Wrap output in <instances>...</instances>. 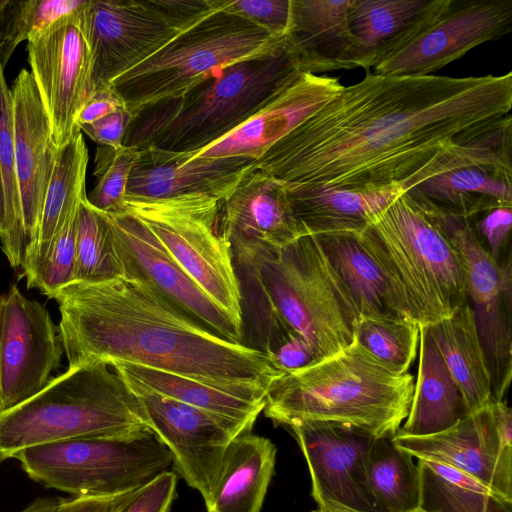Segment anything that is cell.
<instances>
[{
  "label": "cell",
  "mask_w": 512,
  "mask_h": 512,
  "mask_svg": "<svg viewBox=\"0 0 512 512\" xmlns=\"http://www.w3.org/2000/svg\"><path fill=\"white\" fill-rule=\"evenodd\" d=\"M352 0H290L285 43L297 68L319 73L356 68L348 10Z\"/></svg>",
  "instance_id": "obj_25"
},
{
  "label": "cell",
  "mask_w": 512,
  "mask_h": 512,
  "mask_svg": "<svg viewBox=\"0 0 512 512\" xmlns=\"http://www.w3.org/2000/svg\"><path fill=\"white\" fill-rule=\"evenodd\" d=\"M220 9L273 34L285 35L289 22L290 0H220Z\"/></svg>",
  "instance_id": "obj_42"
},
{
  "label": "cell",
  "mask_w": 512,
  "mask_h": 512,
  "mask_svg": "<svg viewBox=\"0 0 512 512\" xmlns=\"http://www.w3.org/2000/svg\"><path fill=\"white\" fill-rule=\"evenodd\" d=\"M155 7L179 31L220 8V0H152Z\"/></svg>",
  "instance_id": "obj_45"
},
{
  "label": "cell",
  "mask_w": 512,
  "mask_h": 512,
  "mask_svg": "<svg viewBox=\"0 0 512 512\" xmlns=\"http://www.w3.org/2000/svg\"><path fill=\"white\" fill-rule=\"evenodd\" d=\"M270 359L283 373L300 369L315 361L309 344L297 334H291Z\"/></svg>",
  "instance_id": "obj_48"
},
{
  "label": "cell",
  "mask_w": 512,
  "mask_h": 512,
  "mask_svg": "<svg viewBox=\"0 0 512 512\" xmlns=\"http://www.w3.org/2000/svg\"><path fill=\"white\" fill-rule=\"evenodd\" d=\"M133 115L127 108L109 114L95 122L80 126L85 133L98 146L120 147L123 145L128 126Z\"/></svg>",
  "instance_id": "obj_46"
},
{
  "label": "cell",
  "mask_w": 512,
  "mask_h": 512,
  "mask_svg": "<svg viewBox=\"0 0 512 512\" xmlns=\"http://www.w3.org/2000/svg\"><path fill=\"white\" fill-rule=\"evenodd\" d=\"M312 236L349 290L360 317L415 321L384 268L367 250L360 233L333 232Z\"/></svg>",
  "instance_id": "obj_28"
},
{
  "label": "cell",
  "mask_w": 512,
  "mask_h": 512,
  "mask_svg": "<svg viewBox=\"0 0 512 512\" xmlns=\"http://www.w3.org/2000/svg\"><path fill=\"white\" fill-rule=\"evenodd\" d=\"M486 512H512V501L495 495L491 498Z\"/></svg>",
  "instance_id": "obj_52"
},
{
  "label": "cell",
  "mask_w": 512,
  "mask_h": 512,
  "mask_svg": "<svg viewBox=\"0 0 512 512\" xmlns=\"http://www.w3.org/2000/svg\"><path fill=\"white\" fill-rule=\"evenodd\" d=\"M128 386L138 400L146 425L169 450L174 468L208 502L227 447L237 436L251 432L252 427L141 387Z\"/></svg>",
  "instance_id": "obj_14"
},
{
  "label": "cell",
  "mask_w": 512,
  "mask_h": 512,
  "mask_svg": "<svg viewBox=\"0 0 512 512\" xmlns=\"http://www.w3.org/2000/svg\"><path fill=\"white\" fill-rule=\"evenodd\" d=\"M233 259L252 348L270 358L291 334H297L317 361L353 341L358 309L314 236Z\"/></svg>",
  "instance_id": "obj_3"
},
{
  "label": "cell",
  "mask_w": 512,
  "mask_h": 512,
  "mask_svg": "<svg viewBox=\"0 0 512 512\" xmlns=\"http://www.w3.org/2000/svg\"><path fill=\"white\" fill-rule=\"evenodd\" d=\"M511 30L512 0H451L443 12L372 69L381 75H431Z\"/></svg>",
  "instance_id": "obj_16"
},
{
  "label": "cell",
  "mask_w": 512,
  "mask_h": 512,
  "mask_svg": "<svg viewBox=\"0 0 512 512\" xmlns=\"http://www.w3.org/2000/svg\"><path fill=\"white\" fill-rule=\"evenodd\" d=\"M371 493L381 512H411L420 504V474L414 457L393 437L375 438L365 457Z\"/></svg>",
  "instance_id": "obj_34"
},
{
  "label": "cell",
  "mask_w": 512,
  "mask_h": 512,
  "mask_svg": "<svg viewBox=\"0 0 512 512\" xmlns=\"http://www.w3.org/2000/svg\"><path fill=\"white\" fill-rule=\"evenodd\" d=\"M512 226V206L497 207L486 213L473 227L479 241L491 257L501 262V257Z\"/></svg>",
  "instance_id": "obj_43"
},
{
  "label": "cell",
  "mask_w": 512,
  "mask_h": 512,
  "mask_svg": "<svg viewBox=\"0 0 512 512\" xmlns=\"http://www.w3.org/2000/svg\"><path fill=\"white\" fill-rule=\"evenodd\" d=\"M418 203L437 222L460 258L467 301L491 376L492 402L503 401L512 376L511 256L495 261L479 241L470 219Z\"/></svg>",
  "instance_id": "obj_12"
},
{
  "label": "cell",
  "mask_w": 512,
  "mask_h": 512,
  "mask_svg": "<svg viewBox=\"0 0 512 512\" xmlns=\"http://www.w3.org/2000/svg\"><path fill=\"white\" fill-rule=\"evenodd\" d=\"M414 383L413 375L390 370L354 336L336 353L272 381L263 411L275 425L333 422L394 437L408 416Z\"/></svg>",
  "instance_id": "obj_4"
},
{
  "label": "cell",
  "mask_w": 512,
  "mask_h": 512,
  "mask_svg": "<svg viewBox=\"0 0 512 512\" xmlns=\"http://www.w3.org/2000/svg\"><path fill=\"white\" fill-rule=\"evenodd\" d=\"M122 275L105 213L94 208L85 194L78 213L74 282H100Z\"/></svg>",
  "instance_id": "obj_36"
},
{
  "label": "cell",
  "mask_w": 512,
  "mask_h": 512,
  "mask_svg": "<svg viewBox=\"0 0 512 512\" xmlns=\"http://www.w3.org/2000/svg\"><path fill=\"white\" fill-rule=\"evenodd\" d=\"M451 0H352L348 10L356 68L369 72L443 12Z\"/></svg>",
  "instance_id": "obj_26"
},
{
  "label": "cell",
  "mask_w": 512,
  "mask_h": 512,
  "mask_svg": "<svg viewBox=\"0 0 512 512\" xmlns=\"http://www.w3.org/2000/svg\"><path fill=\"white\" fill-rule=\"evenodd\" d=\"M494 420L501 445L512 450V411L503 401L492 402Z\"/></svg>",
  "instance_id": "obj_50"
},
{
  "label": "cell",
  "mask_w": 512,
  "mask_h": 512,
  "mask_svg": "<svg viewBox=\"0 0 512 512\" xmlns=\"http://www.w3.org/2000/svg\"><path fill=\"white\" fill-rule=\"evenodd\" d=\"M109 367L128 385L147 389L249 427H253L265 406V387L215 385L129 363L115 362Z\"/></svg>",
  "instance_id": "obj_29"
},
{
  "label": "cell",
  "mask_w": 512,
  "mask_h": 512,
  "mask_svg": "<svg viewBox=\"0 0 512 512\" xmlns=\"http://www.w3.org/2000/svg\"><path fill=\"white\" fill-rule=\"evenodd\" d=\"M124 108L125 103L112 86L96 89L81 108L77 126L90 124Z\"/></svg>",
  "instance_id": "obj_47"
},
{
  "label": "cell",
  "mask_w": 512,
  "mask_h": 512,
  "mask_svg": "<svg viewBox=\"0 0 512 512\" xmlns=\"http://www.w3.org/2000/svg\"><path fill=\"white\" fill-rule=\"evenodd\" d=\"M54 299L69 366L121 362L215 385L265 388L284 374L265 353L217 335L133 276L74 282Z\"/></svg>",
  "instance_id": "obj_2"
},
{
  "label": "cell",
  "mask_w": 512,
  "mask_h": 512,
  "mask_svg": "<svg viewBox=\"0 0 512 512\" xmlns=\"http://www.w3.org/2000/svg\"><path fill=\"white\" fill-rule=\"evenodd\" d=\"M277 448L249 433L227 447L207 512H260L274 473Z\"/></svg>",
  "instance_id": "obj_31"
},
{
  "label": "cell",
  "mask_w": 512,
  "mask_h": 512,
  "mask_svg": "<svg viewBox=\"0 0 512 512\" xmlns=\"http://www.w3.org/2000/svg\"><path fill=\"white\" fill-rule=\"evenodd\" d=\"M417 464L420 474L419 507L427 512H486L491 498L495 496L455 468L426 459H417Z\"/></svg>",
  "instance_id": "obj_35"
},
{
  "label": "cell",
  "mask_w": 512,
  "mask_h": 512,
  "mask_svg": "<svg viewBox=\"0 0 512 512\" xmlns=\"http://www.w3.org/2000/svg\"><path fill=\"white\" fill-rule=\"evenodd\" d=\"M172 152L138 149L129 176L126 196L166 199L204 195L225 199L251 170L255 161L246 158H194Z\"/></svg>",
  "instance_id": "obj_24"
},
{
  "label": "cell",
  "mask_w": 512,
  "mask_h": 512,
  "mask_svg": "<svg viewBox=\"0 0 512 512\" xmlns=\"http://www.w3.org/2000/svg\"><path fill=\"white\" fill-rule=\"evenodd\" d=\"M137 156L138 149L133 147L98 146L94 169L96 183L87 195L94 208L104 213L124 209L128 180Z\"/></svg>",
  "instance_id": "obj_40"
},
{
  "label": "cell",
  "mask_w": 512,
  "mask_h": 512,
  "mask_svg": "<svg viewBox=\"0 0 512 512\" xmlns=\"http://www.w3.org/2000/svg\"><path fill=\"white\" fill-rule=\"evenodd\" d=\"M354 336L364 349L390 370L405 374L419 348L420 326L408 319L359 317Z\"/></svg>",
  "instance_id": "obj_38"
},
{
  "label": "cell",
  "mask_w": 512,
  "mask_h": 512,
  "mask_svg": "<svg viewBox=\"0 0 512 512\" xmlns=\"http://www.w3.org/2000/svg\"><path fill=\"white\" fill-rule=\"evenodd\" d=\"M3 70L0 63V169L6 211V236L1 247L12 268H20L23 234L15 168L12 98Z\"/></svg>",
  "instance_id": "obj_37"
},
{
  "label": "cell",
  "mask_w": 512,
  "mask_h": 512,
  "mask_svg": "<svg viewBox=\"0 0 512 512\" xmlns=\"http://www.w3.org/2000/svg\"><path fill=\"white\" fill-rule=\"evenodd\" d=\"M286 187L294 216L305 235L362 233L372 218L403 192L400 184L363 188L298 184Z\"/></svg>",
  "instance_id": "obj_27"
},
{
  "label": "cell",
  "mask_w": 512,
  "mask_h": 512,
  "mask_svg": "<svg viewBox=\"0 0 512 512\" xmlns=\"http://www.w3.org/2000/svg\"><path fill=\"white\" fill-rule=\"evenodd\" d=\"M220 228L233 256L280 248L305 235L286 185L256 167L221 201Z\"/></svg>",
  "instance_id": "obj_22"
},
{
  "label": "cell",
  "mask_w": 512,
  "mask_h": 512,
  "mask_svg": "<svg viewBox=\"0 0 512 512\" xmlns=\"http://www.w3.org/2000/svg\"><path fill=\"white\" fill-rule=\"evenodd\" d=\"M87 0H0V63L7 65L17 46Z\"/></svg>",
  "instance_id": "obj_39"
},
{
  "label": "cell",
  "mask_w": 512,
  "mask_h": 512,
  "mask_svg": "<svg viewBox=\"0 0 512 512\" xmlns=\"http://www.w3.org/2000/svg\"><path fill=\"white\" fill-rule=\"evenodd\" d=\"M86 4L27 40L30 74L57 149L80 130L76 123L78 114L94 91L93 58L84 16Z\"/></svg>",
  "instance_id": "obj_13"
},
{
  "label": "cell",
  "mask_w": 512,
  "mask_h": 512,
  "mask_svg": "<svg viewBox=\"0 0 512 512\" xmlns=\"http://www.w3.org/2000/svg\"><path fill=\"white\" fill-rule=\"evenodd\" d=\"M11 91L15 168L22 215L23 274L34 262L44 198L57 157L49 119L34 79L21 69Z\"/></svg>",
  "instance_id": "obj_20"
},
{
  "label": "cell",
  "mask_w": 512,
  "mask_h": 512,
  "mask_svg": "<svg viewBox=\"0 0 512 512\" xmlns=\"http://www.w3.org/2000/svg\"><path fill=\"white\" fill-rule=\"evenodd\" d=\"M411 512H427L423 509H421L420 507L416 508L415 510L411 511Z\"/></svg>",
  "instance_id": "obj_55"
},
{
  "label": "cell",
  "mask_w": 512,
  "mask_h": 512,
  "mask_svg": "<svg viewBox=\"0 0 512 512\" xmlns=\"http://www.w3.org/2000/svg\"><path fill=\"white\" fill-rule=\"evenodd\" d=\"M138 491L139 489L107 497L63 499L58 512H120L135 497Z\"/></svg>",
  "instance_id": "obj_49"
},
{
  "label": "cell",
  "mask_w": 512,
  "mask_h": 512,
  "mask_svg": "<svg viewBox=\"0 0 512 512\" xmlns=\"http://www.w3.org/2000/svg\"><path fill=\"white\" fill-rule=\"evenodd\" d=\"M300 73L286 43L276 52L231 64L180 97L139 111L123 145L189 160L244 123Z\"/></svg>",
  "instance_id": "obj_5"
},
{
  "label": "cell",
  "mask_w": 512,
  "mask_h": 512,
  "mask_svg": "<svg viewBox=\"0 0 512 512\" xmlns=\"http://www.w3.org/2000/svg\"><path fill=\"white\" fill-rule=\"evenodd\" d=\"M400 185L413 199L467 219L512 206V119L464 133Z\"/></svg>",
  "instance_id": "obj_10"
},
{
  "label": "cell",
  "mask_w": 512,
  "mask_h": 512,
  "mask_svg": "<svg viewBox=\"0 0 512 512\" xmlns=\"http://www.w3.org/2000/svg\"><path fill=\"white\" fill-rule=\"evenodd\" d=\"M105 216L123 275L143 280L217 335L244 343L243 326L201 289L141 220L125 209Z\"/></svg>",
  "instance_id": "obj_15"
},
{
  "label": "cell",
  "mask_w": 512,
  "mask_h": 512,
  "mask_svg": "<svg viewBox=\"0 0 512 512\" xmlns=\"http://www.w3.org/2000/svg\"><path fill=\"white\" fill-rule=\"evenodd\" d=\"M469 413L428 327L420 326L417 380L408 416L396 435L437 434Z\"/></svg>",
  "instance_id": "obj_30"
},
{
  "label": "cell",
  "mask_w": 512,
  "mask_h": 512,
  "mask_svg": "<svg viewBox=\"0 0 512 512\" xmlns=\"http://www.w3.org/2000/svg\"><path fill=\"white\" fill-rule=\"evenodd\" d=\"M62 352L59 328L48 310L12 284L0 295V411L39 392Z\"/></svg>",
  "instance_id": "obj_17"
},
{
  "label": "cell",
  "mask_w": 512,
  "mask_h": 512,
  "mask_svg": "<svg viewBox=\"0 0 512 512\" xmlns=\"http://www.w3.org/2000/svg\"><path fill=\"white\" fill-rule=\"evenodd\" d=\"M88 160L81 130L58 149L44 198L36 256L24 276L45 260L70 213L86 194Z\"/></svg>",
  "instance_id": "obj_33"
},
{
  "label": "cell",
  "mask_w": 512,
  "mask_h": 512,
  "mask_svg": "<svg viewBox=\"0 0 512 512\" xmlns=\"http://www.w3.org/2000/svg\"><path fill=\"white\" fill-rule=\"evenodd\" d=\"M84 16L94 90L111 86L181 32L152 0H88Z\"/></svg>",
  "instance_id": "obj_19"
},
{
  "label": "cell",
  "mask_w": 512,
  "mask_h": 512,
  "mask_svg": "<svg viewBox=\"0 0 512 512\" xmlns=\"http://www.w3.org/2000/svg\"><path fill=\"white\" fill-rule=\"evenodd\" d=\"M343 85L338 78L301 72L264 107L194 158H246L255 162L298 127ZM187 161V160H186Z\"/></svg>",
  "instance_id": "obj_23"
},
{
  "label": "cell",
  "mask_w": 512,
  "mask_h": 512,
  "mask_svg": "<svg viewBox=\"0 0 512 512\" xmlns=\"http://www.w3.org/2000/svg\"><path fill=\"white\" fill-rule=\"evenodd\" d=\"M360 235L419 326L450 317L467 302L454 246L426 209L404 191Z\"/></svg>",
  "instance_id": "obj_7"
},
{
  "label": "cell",
  "mask_w": 512,
  "mask_h": 512,
  "mask_svg": "<svg viewBox=\"0 0 512 512\" xmlns=\"http://www.w3.org/2000/svg\"><path fill=\"white\" fill-rule=\"evenodd\" d=\"M17 459L34 481L73 497H107L138 490L173 464L167 447L150 429L42 444Z\"/></svg>",
  "instance_id": "obj_9"
},
{
  "label": "cell",
  "mask_w": 512,
  "mask_h": 512,
  "mask_svg": "<svg viewBox=\"0 0 512 512\" xmlns=\"http://www.w3.org/2000/svg\"><path fill=\"white\" fill-rule=\"evenodd\" d=\"M63 499L39 497L19 512H58Z\"/></svg>",
  "instance_id": "obj_51"
},
{
  "label": "cell",
  "mask_w": 512,
  "mask_h": 512,
  "mask_svg": "<svg viewBox=\"0 0 512 512\" xmlns=\"http://www.w3.org/2000/svg\"><path fill=\"white\" fill-rule=\"evenodd\" d=\"M284 46L285 35L273 34L219 8L179 32L111 86L134 116L146 107L180 97L231 64Z\"/></svg>",
  "instance_id": "obj_8"
},
{
  "label": "cell",
  "mask_w": 512,
  "mask_h": 512,
  "mask_svg": "<svg viewBox=\"0 0 512 512\" xmlns=\"http://www.w3.org/2000/svg\"><path fill=\"white\" fill-rule=\"evenodd\" d=\"M311 512H357V511L347 508L345 506L336 504V503L324 502V503L318 504V507L315 510H312Z\"/></svg>",
  "instance_id": "obj_54"
},
{
  "label": "cell",
  "mask_w": 512,
  "mask_h": 512,
  "mask_svg": "<svg viewBox=\"0 0 512 512\" xmlns=\"http://www.w3.org/2000/svg\"><path fill=\"white\" fill-rule=\"evenodd\" d=\"M297 440L311 478L317 504L336 503L357 512H381L366 475L369 432L342 423L292 421L285 425Z\"/></svg>",
  "instance_id": "obj_18"
},
{
  "label": "cell",
  "mask_w": 512,
  "mask_h": 512,
  "mask_svg": "<svg viewBox=\"0 0 512 512\" xmlns=\"http://www.w3.org/2000/svg\"><path fill=\"white\" fill-rule=\"evenodd\" d=\"M145 428L138 400L124 380L106 363L86 360L0 411V463L29 447Z\"/></svg>",
  "instance_id": "obj_6"
},
{
  "label": "cell",
  "mask_w": 512,
  "mask_h": 512,
  "mask_svg": "<svg viewBox=\"0 0 512 512\" xmlns=\"http://www.w3.org/2000/svg\"><path fill=\"white\" fill-rule=\"evenodd\" d=\"M427 327L469 412L492 403L491 376L469 302Z\"/></svg>",
  "instance_id": "obj_32"
},
{
  "label": "cell",
  "mask_w": 512,
  "mask_h": 512,
  "mask_svg": "<svg viewBox=\"0 0 512 512\" xmlns=\"http://www.w3.org/2000/svg\"><path fill=\"white\" fill-rule=\"evenodd\" d=\"M177 476L166 471L139 489L120 512H168L176 493Z\"/></svg>",
  "instance_id": "obj_44"
},
{
  "label": "cell",
  "mask_w": 512,
  "mask_h": 512,
  "mask_svg": "<svg viewBox=\"0 0 512 512\" xmlns=\"http://www.w3.org/2000/svg\"><path fill=\"white\" fill-rule=\"evenodd\" d=\"M6 236V211H5V197L3 189V181L0 169V240L1 242Z\"/></svg>",
  "instance_id": "obj_53"
},
{
  "label": "cell",
  "mask_w": 512,
  "mask_h": 512,
  "mask_svg": "<svg viewBox=\"0 0 512 512\" xmlns=\"http://www.w3.org/2000/svg\"><path fill=\"white\" fill-rule=\"evenodd\" d=\"M393 441L414 458L455 468L493 494L512 501V450L500 443L492 403L440 433L395 435Z\"/></svg>",
  "instance_id": "obj_21"
},
{
  "label": "cell",
  "mask_w": 512,
  "mask_h": 512,
  "mask_svg": "<svg viewBox=\"0 0 512 512\" xmlns=\"http://www.w3.org/2000/svg\"><path fill=\"white\" fill-rule=\"evenodd\" d=\"M512 72L381 75L343 86L255 167L286 185L400 184L460 135L510 113Z\"/></svg>",
  "instance_id": "obj_1"
},
{
  "label": "cell",
  "mask_w": 512,
  "mask_h": 512,
  "mask_svg": "<svg viewBox=\"0 0 512 512\" xmlns=\"http://www.w3.org/2000/svg\"><path fill=\"white\" fill-rule=\"evenodd\" d=\"M221 201L204 195L125 196L124 209L141 220L201 289L243 326L233 254L220 228Z\"/></svg>",
  "instance_id": "obj_11"
},
{
  "label": "cell",
  "mask_w": 512,
  "mask_h": 512,
  "mask_svg": "<svg viewBox=\"0 0 512 512\" xmlns=\"http://www.w3.org/2000/svg\"><path fill=\"white\" fill-rule=\"evenodd\" d=\"M79 206L80 202L70 213L45 260L25 276L28 288H37L51 299L74 282Z\"/></svg>",
  "instance_id": "obj_41"
}]
</instances>
